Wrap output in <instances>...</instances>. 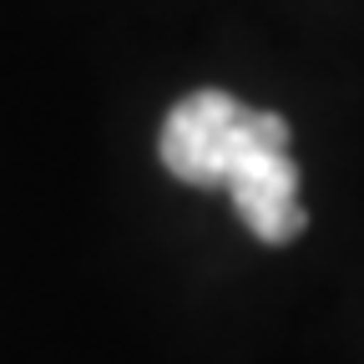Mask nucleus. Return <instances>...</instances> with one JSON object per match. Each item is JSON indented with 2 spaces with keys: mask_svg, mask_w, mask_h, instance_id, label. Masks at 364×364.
Wrapping results in <instances>:
<instances>
[{
  "mask_svg": "<svg viewBox=\"0 0 364 364\" xmlns=\"http://www.w3.org/2000/svg\"><path fill=\"white\" fill-rule=\"evenodd\" d=\"M248 112L253 107H243L238 97L213 91V86L182 97L162 122V142H157L162 167L177 182H188V188H213V182H223V162L233 152Z\"/></svg>",
  "mask_w": 364,
  "mask_h": 364,
  "instance_id": "2",
  "label": "nucleus"
},
{
  "mask_svg": "<svg viewBox=\"0 0 364 364\" xmlns=\"http://www.w3.org/2000/svg\"><path fill=\"white\" fill-rule=\"evenodd\" d=\"M218 188L233 193L238 218L253 228L263 243H294L304 233V208H299V167L289 157V122L279 112H248L233 152L223 162Z\"/></svg>",
  "mask_w": 364,
  "mask_h": 364,
  "instance_id": "1",
  "label": "nucleus"
}]
</instances>
